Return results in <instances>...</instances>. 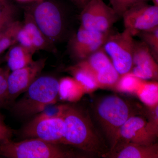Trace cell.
I'll use <instances>...</instances> for the list:
<instances>
[{
  "label": "cell",
  "instance_id": "obj_10",
  "mask_svg": "<svg viewBox=\"0 0 158 158\" xmlns=\"http://www.w3.org/2000/svg\"><path fill=\"white\" fill-rule=\"evenodd\" d=\"M110 33H102L80 26L76 34L70 40L69 48L71 53L79 61L85 60L102 47Z\"/></svg>",
  "mask_w": 158,
  "mask_h": 158
},
{
  "label": "cell",
  "instance_id": "obj_14",
  "mask_svg": "<svg viewBox=\"0 0 158 158\" xmlns=\"http://www.w3.org/2000/svg\"><path fill=\"white\" fill-rule=\"evenodd\" d=\"M148 47L142 41H135L131 72L141 80H157L158 66Z\"/></svg>",
  "mask_w": 158,
  "mask_h": 158
},
{
  "label": "cell",
  "instance_id": "obj_17",
  "mask_svg": "<svg viewBox=\"0 0 158 158\" xmlns=\"http://www.w3.org/2000/svg\"><path fill=\"white\" fill-rule=\"evenodd\" d=\"M34 53L19 44L12 45L6 57L7 67L12 71L23 68L32 63Z\"/></svg>",
  "mask_w": 158,
  "mask_h": 158
},
{
  "label": "cell",
  "instance_id": "obj_8",
  "mask_svg": "<svg viewBox=\"0 0 158 158\" xmlns=\"http://www.w3.org/2000/svg\"><path fill=\"white\" fill-rule=\"evenodd\" d=\"M65 124L62 116L47 118L37 115L23 127L26 138H37L56 144H62Z\"/></svg>",
  "mask_w": 158,
  "mask_h": 158
},
{
  "label": "cell",
  "instance_id": "obj_25",
  "mask_svg": "<svg viewBox=\"0 0 158 158\" xmlns=\"http://www.w3.org/2000/svg\"><path fill=\"white\" fill-rule=\"evenodd\" d=\"M148 0H109L111 7L119 17L129 9L142 3H147Z\"/></svg>",
  "mask_w": 158,
  "mask_h": 158
},
{
  "label": "cell",
  "instance_id": "obj_23",
  "mask_svg": "<svg viewBox=\"0 0 158 158\" xmlns=\"http://www.w3.org/2000/svg\"><path fill=\"white\" fill-rule=\"evenodd\" d=\"M15 6L8 0H0V31L15 20Z\"/></svg>",
  "mask_w": 158,
  "mask_h": 158
},
{
  "label": "cell",
  "instance_id": "obj_29",
  "mask_svg": "<svg viewBox=\"0 0 158 158\" xmlns=\"http://www.w3.org/2000/svg\"><path fill=\"white\" fill-rule=\"evenodd\" d=\"M12 136V130L8 127L0 114V143L10 140Z\"/></svg>",
  "mask_w": 158,
  "mask_h": 158
},
{
  "label": "cell",
  "instance_id": "obj_16",
  "mask_svg": "<svg viewBox=\"0 0 158 158\" xmlns=\"http://www.w3.org/2000/svg\"><path fill=\"white\" fill-rule=\"evenodd\" d=\"M23 26L28 34L36 51L52 50L51 45L52 43L40 30L29 11L25 13L24 22L23 24Z\"/></svg>",
  "mask_w": 158,
  "mask_h": 158
},
{
  "label": "cell",
  "instance_id": "obj_18",
  "mask_svg": "<svg viewBox=\"0 0 158 158\" xmlns=\"http://www.w3.org/2000/svg\"><path fill=\"white\" fill-rule=\"evenodd\" d=\"M68 69L74 78L81 85L86 93H91L99 88L93 74L81 62L71 66Z\"/></svg>",
  "mask_w": 158,
  "mask_h": 158
},
{
  "label": "cell",
  "instance_id": "obj_28",
  "mask_svg": "<svg viewBox=\"0 0 158 158\" xmlns=\"http://www.w3.org/2000/svg\"><path fill=\"white\" fill-rule=\"evenodd\" d=\"M149 111V120L148 121L150 127L153 132L158 136V106L155 107L148 108Z\"/></svg>",
  "mask_w": 158,
  "mask_h": 158
},
{
  "label": "cell",
  "instance_id": "obj_32",
  "mask_svg": "<svg viewBox=\"0 0 158 158\" xmlns=\"http://www.w3.org/2000/svg\"><path fill=\"white\" fill-rule=\"evenodd\" d=\"M152 2L153 3L154 5L158 6V0H152Z\"/></svg>",
  "mask_w": 158,
  "mask_h": 158
},
{
  "label": "cell",
  "instance_id": "obj_24",
  "mask_svg": "<svg viewBox=\"0 0 158 158\" xmlns=\"http://www.w3.org/2000/svg\"><path fill=\"white\" fill-rule=\"evenodd\" d=\"M142 42L148 47L153 56L157 61L158 58V27L152 30L143 31L138 34Z\"/></svg>",
  "mask_w": 158,
  "mask_h": 158
},
{
  "label": "cell",
  "instance_id": "obj_26",
  "mask_svg": "<svg viewBox=\"0 0 158 158\" xmlns=\"http://www.w3.org/2000/svg\"><path fill=\"white\" fill-rule=\"evenodd\" d=\"M10 71L8 67H0V108L8 105V78Z\"/></svg>",
  "mask_w": 158,
  "mask_h": 158
},
{
  "label": "cell",
  "instance_id": "obj_22",
  "mask_svg": "<svg viewBox=\"0 0 158 158\" xmlns=\"http://www.w3.org/2000/svg\"><path fill=\"white\" fill-rule=\"evenodd\" d=\"M143 81L129 72L120 75L114 88L122 93L135 94Z\"/></svg>",
  "mask_w": 158,
  "mask_h": 158
},
{
  "label": "cell",
  "instance_id": "obj_7",
  "mask_svg": "<svg viewBox=\"0 0 158 158\" xmlns=\"http://www.w3.org/2000/svg\"><path fill=\"white\" fill-rule=\"evenodd\" d=\"M118 18L112 7L103 0H90L82 9L81 26L102 33H109Z\"/></svg>",
  "mask_w": 158,
  "mask_h": 158
},
{
  "label": "cell",
  "instance_id": "obj_2",
  "mask_svg": "<svg viewBox=\"0 0 158 158\" xmlns=\"http://www.w3.org/2000/svg\"><path fill=\"white\" fill-rule=\"evenodd\" d=\"M59 82L54 77H38L15 103L12 111L15 116L26 119L39 114L48 106L55 104L59 94Z\"/></svg>",
  "mask_w": 158,
  "mask_h": 158
},
{
  "label": "cell",
  "instance_id": "obj_19",
  "mask_svg": "<svg viewBox=\"0 0 158 158\" xmlns=\"http://www.w3.org/2000/svg\"><path fill=\"white\" fill-rule=\"evenodd\" d=\"M135 94L148 108L158 106V83L143 80Z\"/></svg>",
  "mask_w": 158,
  "mask_h": 158
},
{
  "label": "cell",
  "instance_id": "obj_11",
  "mask_svg": "<svg viewBox=\"0 0 158 158\" xmlns=\"http://www.w3.org/2000/svg\"><path fill=\"white\" fill-rule=\"evenodd\" d=\"M46 59L34 61L23 68L12 71L8 78V105L14 102L20 94L24 93L41 73Z\"/></svg>",
  "mask_w": 158,
  "mask_h": 158
},
{
  "label": "cell",
  "instance_id": "obj_9",
  "mask_svg": "<svg viewBox=\"0 0 158 158\" xmlns=\"http://www.w3.org/2000/svg\"><path fill=\"white\" fill-rule=\"evenodd\" d=\"M125 29L134 37L143 31L158 27V6L147 3L139 4L131 8L123 15Z\"/></svg>",
  "mask_w": 158,
  "mask_h": 158
},
{
  "label": "cell",
  "instance_id": "obj_27",
  "mask_svg": "<svg viewBox=\"0 0 158 158\" xmlns=\"http://www.w3.org/2000/svg\"><path fill=\"white\" fill-rule=\"evenodd\" d=\"M16 40L17 43H18L19 45L25 48H26L34 53L36 52L34 48L31 38L27 31L23 27V24L18 32Z\"/></svg>",
  "mask_w": 158,
  "mask_h": 158
},
{
  "label": "cell",
  "instance_id": "obj_20",
  "mask_svg": "<svg viewBox=\"0 0 158 158\" xmlns=\"http://www.w3.org/2000/svg\"><path fill=\"white\" fill-rule=\"evenodd\" d=\"M59 94L64 99L76 101L86 93L81 85L74 78L66 77L59 82Z\"/></svg>",
  "mask_w": 158,
  "mask_h": 158
},
{
  "label": "cell",
  "instance_id": "obj_13",
  "mask_svg": "<svg viewBox=\"0 0 158 158\" xmlns=\"http://www.w3.org/2000/svg\"><path fill=\"white\" fill-rule=\"evenodd\" d=\"M156 135L150 127L148 121L142 116H131L122 126L119 133L118 140L149 145L155 143Z\"/></svg>",
  "mask_w": 158,
  "mask_h": 158
},
{
  "label": "cell",
  "instance_id": "obj_1",
  "mask_svg": "<svg viewBox=\"0 0 158 158\" xmlns=\"http://www.w3.org/2000/svg\"><path fill=\"white\" fill-rule=\"evenodd\" d=\"M62 116L65 124L62 144L90 153L106 152L103 139L86 111L73 105H63Z\"/></svg>",
  "mask_w": 158,
  "mask_h": 158
},
{
  "label": "cell",
  "instance_id": "obj_12",
  "mask_svg": "<svg viewBox=\"0 0 158 158\" xmlns=\"http://www.w3.org/2000/svg\"><path fill=\"white\" fill-rule=\"evenodd\" d=\"M80 62L93 74L99 88L115 87L120 75L102 47Z\"/></svg>",
  "mask_w": 158,
  "mask_h": 158
},
{
  "label": "cell",
  "instance_id": "obj_6",
  "mask_svg": "<svg viewBox=\"0 0 158 158\" xmlns=\"http://www.w3.org/2000/svg\"><path fill=\"white\" fill-rule=\"evenodd\" d=\"M31 11L34 21L45 37L53 44L62 34L63 17L61 10L53 2L44 0L34 2Z\"/></svg>",
  "mask_w": 158,
  "mask_h": 158
},
{
  "label": "cell",
  "instance_id": "obj_33",
  "mask_svg": "<svg viewBox=\"0 0 158 158\" xmlns=\"http://www.w3.org/2000/svg\"><path fill=\"white\" fill-rule=\"evenodd\" d=\"M2 59H1V57H0V65H1V63H2Z\"/></svg>",
  "mask_w": 158,
  "mask_h": 158
},
{
  "label": "cell",
  "instance_id": "obj_31",
  "mask_svg": "<svg viewBox=\"0 0 158 158\" xmlns=\"http://www.w3.org/2000/svg\"><path fill=\"white\" fill-rule=\"evenodd\" d=\"M19 2H41L44 0H17Z\"/></svg>",
  "mask_w": 158,
  "mask_h": 158
},
{
  "label": "cell",
  "instance_id": "obj_15",
  "mask_svg": "<svg viewBox=\"0 0 158 158\" xmlns=\"http://www.w3.org/2000/svg\"><path fill=\"white\" fill-rule=\"evenodd\" d=\"M103 158H158L157 143L141 145L118 140L115 145L103 154Z\"/></svg>",
  "mask_w": 158,
  "mask_h": 158
},
{
  "label": "cell",
  "instance_id": "obj_4",
  "mask_svg": "<svg viewBox=\"0 0 158 158\" xmlns=\"http://www.w3.org/2000/svg\"><path fill=\"white\" fill-rule=\"evenodd\" d=\"M37 138L20 141L11 139L0 143V156L7 158H72L75 153L60 146Z\"/></svg>",
  "mask_w": 158,
  "mask_h": 158
},
{
  "label": "cell",
  "instance_id": "obj_5",
  "mask_svg": "<svg viewBox=\"0 0 158 158\" xmlns=\"http://www.w3.org/2000/svg\"><path fill=\"white\" fill-rule=\"evenodd\" d=\"M130 31L125 29L120 33L109 34L102 46L115 69L121 75L131 71L135 41Z\"/></svg>",
  "mask_w": 158,
  "mask_h": 158
},
{
  "label": "cell",
  "instance_id": "obj_30",
  "mask_svg": "<svg viewBox=\"0 0 158 158\" xmlns=\"http://www.w3.org/2000/svg\"><path fill=\"white\" fill-rule=\"evenodd\" d=\"M77 6L83 9L90 0H71Z\"/></svg>",
  "mask_w": 158,
  "mask_h": 158
},
{
  "label": "cell",
  "instance_id": "obj_3",
  "mask_svg": "<svg viewBox=\"0 0 158 158\" xmlns=\"http://www.w3.org/2000/svg\"><path fill=\"white\" fill-rule=\"evenodd\" d=\"M137 111L130 102L117 95L105 97L98 102L95 116L110 148L118 141L122 126L131 116L137 115Z\"/></svg>",
  "mask_w": 158,
  "mask_h": 158
},
{
  "label": "cell",
  "instance_id": "obj_21",
  "mask_svg": "<svg viewBox=\"0 0 158 158\" xmlns=\"http://www.w3.org/2000/svg\"><path fill=\"white\" fill-rule=\"evenodd\" d=\"M22 24L15 20L5 29L0 31V54L17 43V33Z\"/></svg>",
  "mask_w": 158,
  "mask_h": 158
}]
</instances>
